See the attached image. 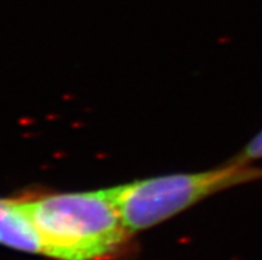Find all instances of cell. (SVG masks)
<instances>
[{
  "mask_svg": "<svg viewBox=\"0 0 262 260\" xmlns=\"http://www.w3.org/2000/svg\"><path fill=\"white\" fill-rule=\"evenodd\" d=\"M43 255L56 260H110L129 242L112 188L21 195Z\"/></svg>",
  "mask_w": 262,
  "mask_h": 260,
  "instance_id": "1",
  "label": "cell"
},
{
  "mask_svg": "<svg viewBox=\"0 0 262 260\" xmlns=\"http://www.w3.org/2000/svg\"><path fill=\"white\" fill-rule=\"evenodd\" d=\"M262 179V169L234 161L194 174H170L112 187L126 227L146 230L190 207L204 198L234 184Z\"/></svg>",
  "mask_w": 262,
  "mask_h": 260,
  "instance_id": "2",
  "label": "cell"
},
{
  "mask_svg": "<svg viewBox=\"0 0 262 260\" xmlns=\"http://www.w3.org/2000/svg\"><path fill=\"white\" fill-rule=\"evenodd\" d=\"M0 246L43 255L41 241L21 197L0 198Z\"/></svg>",
  "mask_w": 262,
  "mask_h": 260,
  "instance_id": "3",
  "label": "cell"
},
{
  "mask_svg": "<svg viewBox=\"0 0 262 260\" xmlns=\"http://www.w3.org/2000/svg\"><path fill=\"white\" fill-rule=\"evenodd\" d=\"M262 158V130L243 149L236 161L249 165L252 161Z\"/></svg>",
  "mask_w": 262,
  "mask_h": 260,
  "instance_id": "4",
  "label": "cell"
}]
</instances>
